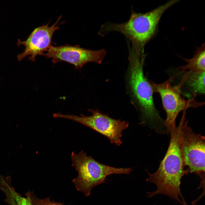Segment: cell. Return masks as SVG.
<instances>
[{"instance_id":"1","label":"cell","mask_w":205,"mask_h":205,"mask_svg":"<svg viewBox=\"0 0 205 205\" xmlns=\"http://www.w3.org/2000/svg\"><path fill=\"white\" fill-rule=\"evenodd\" d=\"M181 123L170 130V139L166 153L160 162L157 170L151 174L147 171L148 182L156 186V190L147 192V196L152 197L163 194L172 198L183 205L186 204L181 192L180 185L182 177L189 173L185 166L181 151L180 134Z\"/></svg>"},{"instance_id":"2","label":"cell","mask_w":205,"mask_h":205,"mask_svg":"<svg viewBox=\"0 0 205 205\" xmlns=\"http://www.w3.org/2000/svg\"><path fill=\"white\" fill-rule=\"evenodd\" d=\"M128 49V87L140 114V123L160 133L165 128L164 120L155 106L151 82L144 74V52Z\"/></svg>"},{"instance_id":"3","label":"cell","mask_w":205,"mask_h":205,"mask_svg":"<svg viewBox=\"0 0 205 205\" xmlns=\"http://www.w3.org/2000/svg\"><path fill=\"white\" fill-rule=\"evenodd\" d=\"M179 1V0H170L145 13H136L132 10L130 18L127 21L118 24L105 23L102 26L99 34L103 36L111 32H120L130 41L131 46L144 49L145 44L155 34L163 13Z\"/></svg>"},{"instance_id":"4","label":"cell","mask_w":205,"mask_h":205,"mask_svg":"<svg viewBox=\"0 0 205 205\" xmlns=\"http://www.w3.org/2000/svg\"><path fill=\"white\" fill-rule=\"evenodd\" d=\"M71 165L77 171V177L72 180L76 189L89 196L95 186L105 182L106 177L113 174H129L130 168H116L101 163L82 150L71 155Z\"/></svg>"},{"instance_id":"5","label":"cell","mask_w":205,"mask_h":205,"mask_svg":"<svg viewBox=\"0 0 205 205\" xmlns=\"http://www.w3.org/2000/svg\"><path fill=\"white\" fill-rule=\"evenodd\" d=\"M185 112L181 119L180 134L181 151L184 166L189 173L200 177L205 176V139L200 134L193 132L185 121Z\"/></svg>"},{"instance_id":"6","label":"cell","mask_w":205,"mask_h":205,"mask_svg":"<svg viewBox=\"0 0 205 205\" xmlns=\"http://www.w3.org/2000/svg\"><path fill=\"white\" fill-rule=\"evenodd\" d=\"M91 115L86 116L81 114L79 116L64 114L60 112L55 113L53 117L67 119L76 122L89 127L106 137L111 144L117 146L122 143L121 140L123 132L129 126L125 120L115 119L108 114H103L97 110L89 109Z\"/></svg>"},{"instance_id":"7","label":"cell","mask_w":205,"mask_h":205,"mask_svg":"<svg viewBox=\"0 0 205 205\" xmlns=\"http://www.w3.org/2000/svg\"><path fill=\"white\" fill-rule=\"evenodd\" d=\"M173 77H171L162 83L158 84L151 82L154 92L160 95L166 114L165 125L168 133L176 125V121L179 114L190 108H196L203 104L194 99L186 100L181 95V85L173 86L171 83Z\"/></svg>"},{"instance_id":"8","label":"cell","mask_w":205,"mask_h":205,"mask_svg":"<svg viewBox=\"0 0 205 205\" xmlns=\"http://www.w3.org/2000/svg\"><path fill=\"white\" fill-rule=\"evenodd\" d=\"M106 54V51L103 49L93 50L81 48L77 45L66 44L57 46L52 45L42 55L51 59L53 63L65 62L79 69L89 62L101 64Z\"/></svg>"},{"instance_id":"9","label":"cell","mask_w":205,"mask_h":205,"mask_svg":"<svg viewBox=\"0 0 205 205\" xmlns=\"http://www.w3.org/2000/svg\"><path fill=\"white\" fill-rule=\"evenodd\" d=\"M61 16L52 25L49 26V22L35 28L24 41L18 40V46L22 45L25 49L22 53L18 55L17 58L21 61L27 56L28 59L34 62L36 57L38 55H43L52 46V39L54 32L60 28L58 22Z\"/></svg>"},{"instance_id":"10","label":"cell","mask_w":205,"mask_h":205,"mask_svg":"<svg viewBox=\"0 0 205 205\" xmlns=\"http://www.w3.org/2000/svg\"><path fill=\"white\" fill-rule=\"evenodd\" d=\"M205 71L196 72H187L181 82L184 84L190 93L194 97L205 94Z\"/></svg>"},{"instance_id":"11","label":"cell","mask_w":205,"mask_h":205,"mask_svg":"<svg viewBox=\"0 0 205 205\" xmlns=\"http://www.w3.org/2000/svg\"><path fill=\"white\" fill-rule=\"evenodd\" d=\"M9 178L0 175V189L4 193L5 201L9 205H32L29 199L18 193L11 184Z\"/></svg>"},{"instance_id":"12","label":"cell","mask_w":205,"mask_h":205,"mask_svg":"<svg viewBox=\"0 0 205 205\" xmlns=\"http://www.w3.org/2000/svg\"><path fill=\"white\" fill-rule=\"evenodd\" d=\"M205 44L198 48L193 56L190 59L184 58L186 64L180 67L179 69L182 71H188L189 73H196L205 71Z\"/></svg>"},{"instance_id":"13","label":"cell","mask_w":205,"mask_h":205,"mask_svg":"<svg viewBox=\"0 0 205 205\" xmlns=\"http://www.w3.org/2000/svg\"><path fill=\"white\" fill-rule=\"evenodd\" d=\"M27 197L31 202L32 205H63L61 202H57L52 201L49 198L40 199L37 198L32 192L26 194Z\"/></svg>"}]
</instances>
